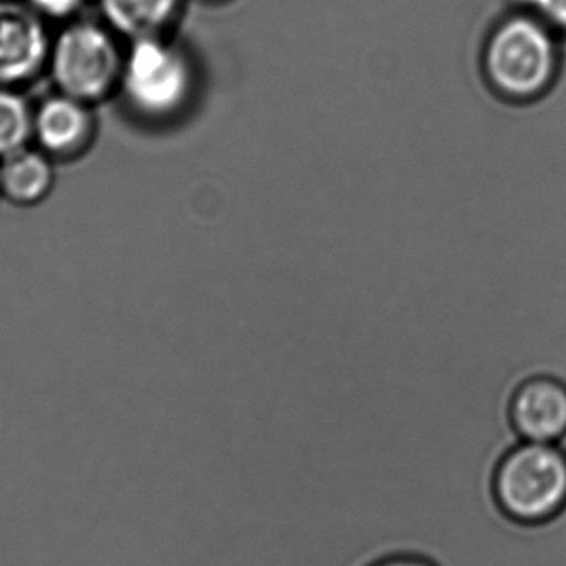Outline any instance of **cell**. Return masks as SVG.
<instances>
[{
  "label": "cell",
  "mask_w": 566,
  "mask_h": 566,
  "mask_svg": "<svg viewBox=\"0 0 566 566\" xmlns=\"http://www.w3.org/2000/svg\"><path fill=\"white\" fill-rule=\"evenodd\" d=\"M106 23L73 20L50 43L46 72L55 92L96 106L118 92L125 52Z\"/></svg>",
  "instance_id": "1"
},
{
  "label": "cell",
  "mask_w": 566,
  "mask_h": 566,
  "mask_svg": "<svg viewBox=\"0 0 566 566\" xmlns=\"http://www.w3.org/2000/svg\"><path fill=\"white\" fill-rule=\"evenodd\" d=\"M494 492L509 517L547 521L566 504V458L552 444L527 441L499 465Z\"/></svg>",
  "instance_id": "4"
},
{
  "label": "cell",
  "mask_w": 566,
  "mask_h": 566,
  "mask_svg": "<svg viewBox=\"0 0 566 566\" xmlns=\"http://www.w3.org/2000/svg\"><path fill=\"white\" fill-rule=\"evenodd\" d=\"M369 566H438L428 558L418 557V555H395V557L385 558Z\"/></svg>",
  "instance_id": "13"
},
{
  "label": "cell",
  "mask_w": 566,
  "mask_h": 566,
  "mask_svg": "<svg viewBox=\"0 0 566 566\" xmlns=\"http://www.w3.org/2000/svg\"><path fill=\"white\" fill-rule=\"evenodd\" d=\"M96 138L95 106L59 92L33 105L32 145L56 165L82 161Z\"/></svg>",
  "instance_id": "5"
},
{
  "label": "cell",
  "mask_w": 566,
  "mask_h": 566,
  "mask_svg": "<svg viewBox=\"0 0 566 566\" xmlns=\"http://www.w3.org/2000/svg\"><path fill=\"white\" fill-rule=\"evenodd\" d=\"M557 59L551 25L538 17L515 15L492 32L484 50V70L502 95L531 98L551 85Z\"/></svg>",
  "instance_id": "3"
},
{
  "label": "cell",
  "mask_w": 566,
  "mask_h": 566,
  "mask_svg": "<svg viewBox=\"0 0 566 566\" xmlns=\"http://www.w3.org/2000/svg\"><path fill=\"white\" fill-rule=\"evenodd\" d=\"M106 25L123 39L163 35L178 15L181 0H96Z\"/></svg>",
  "instance_id": "9"
},
{
  "label": "cell",
  "mask_w": 566,
  "mask_h": 566,
  "mask_svg": "<svg viewBox=\"0 0 566 566\" xmlns=\"http://www.w3.org/2000/svg\"><path fill=\"white\" fill-rule=\"evenodd\" d=\"M52 39L25 2L0 0V88L32 82L49 62Z\"/></svg>",
  "instance_id": "6"
},
{
  "label": "cell",
  "mask_w": 566,
  "mask_h": 566,
  "mask_svg": "<svg viewBox=\"0 0 566 566\" xmlns=\"http://www.w3.org/2000/svg\"><path fill=\"white\" fill-rule=\"evenodd\" d=\"M0 201H2V196H0Z\"/></svg>",
  "instance_id": "14"
},
{
  "label": "cell",
  "mask_w": 566,
  "mask_h": 566,
  "mask_svg": "<svg viewBox=\"0 0 566 566\" xmlns=\"http://www.w3.org/2000/svg\"><path fill=\"white\" fill-rule=\"evenodd\" d=\"M33 105L19 88H0V159L32 145Z\"/></svg>",
  "instance_id": "10"
},
{
  "label": "cell",
  "mask_w": 566,
  "mask_h": 566,
  "mask_svg": "<svg viewBox=\"0 0 566 566\" xmlns=\"http://www.w3.org/2000/svg\"><path fill=\"white\" fill-rule=\"evenodd\" d=\"M85 0H25L30 9L35 10L42 19L69 20L82 9Z\"/></svg>",
  "instance_id": "11"
},
{
  "label": "cell",
  "mask_w": 566,
  "mask_h": 566,
  "mask_svg": "<svg viewBox=\"0 0 566 566\" xmlns=\"http://www.w3.org/2000/svg\"><path fill=\"white\" fill-rule=\"evenodd\" d=\"M56 163L35 146L0 159V196L15 208L43 205L55 189Z\"/></svg>",
  "instance_id": "8"
},
{
  "label": "cell",
  "mask_w": 566,
  "mask_h": 566,
  "mask_svg": "<svg viewBox=\"0 0 566 566\" xmlns=\"http://www.w3.org/2000/svg\"><path fill=\"white\" fill-rule=\"evenodd\" d=\"M195 75L185 50L163 35L132 40L123 60L118 93L133 115L172 118L191 98Z\"/></svg>",
  "instance_id": "2"
},
{
  "label": "cell",
  "mask_w": 566,
  "mask_h": 566,
  "mask_svg": "<svg viewBox=\"0 0 566 566\" xmlns=\"http://www.w3.org/2000/svg\"><path fill=\"white\" fill-rule=\"evenodd\" d=\"M512 421L525 441L552 444L566 432V389L551 379L527 382L512 402Z\"/></svg>",
  "instance_id": "7"
},
{
  "label": "cell",
  "mask_w": 566,
  "mask_h": 566,
  "mask_svg": "<svg viewBox=\"0 0 566 566\" xmlns=\"http://www.w3.org/2000/svg\"><path fill=\"white\" fill-rule=\"evenodd\" d=\"M548 25L566 30V0H522Z\"/></svg>",
  "instance_id": "12"
}]
</instances>
